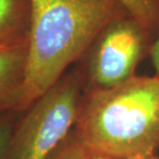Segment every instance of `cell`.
Returning a JSON list of instances; mask_svg holds the SVG:
<instances>
[{"label":"cell","mask_w":159,"mask_h":159,"mask_svg":"<svg viewBox=\"0 0 159 159\" xmlns=\"http://www.w3.org/2000/svg\"><path fill=\"white\" fill-rule=\"evenodd\" d=\"M20 106L30 107L90 49L110 22L130 15L117 0H30Z\"/></svg>","instance_id":"1"},{"label":"cell","mask_w":159,"mask_h":159,"mask_svg":"<svg viewBox=\"0 0 159 159\" xmlns=\"http://www.w3.org/2000/svg\"><path fill=\"white\" fill-rule=\"evenodd\" d=\"M79 141L92 155L155 159L159 151V75H133L93 88L81 103Z\"/></svg>","instance_id":"2"},{"label":"cell","mask_w":159,"mask_h":159,"mask_svg":"<svg viewBox=\"0 0 159 159\" xmlns=\"http://www.w3.org/2000/svg\"><path fill=\"white\" fill-rule=\"evenodd\" d=\"M82 77L61 78L31 104L11 141L9 159H48L64 142L81 110Z\"/></svg>","instance_id":"3"},{"label":"cell","mask_w":159,"mask_h":159,"mask_svg":"<svg viewBox=\"0 0 159 159\" xmlns=\"http://www.w3.org/2000/svg\"><path fill=\"white\" fill-rule=\"evenodd\" d=\"M154 35L131 15L110 22L88 50L93 88H112L135 75L139 63L150 54Z\"/></svg>","instance_id":"4"},{"label":"cell","mask_w":159,"mask_h":159,"mask_svg":"<svg viewBox=\"0 0 159 159\" xmlns=\"http://www.w3.org/2000/svg\"><path fill=\"white\" fill-rule=\"evenodd\" d=\"M26 55L27 43L0 48V109L20 104Z\"/></svg>","instance_id":"5"},{"label":"cell","mask_w":159,"mask_h":159,"mask_svg":"<svg viewBox=\"0 0 159 159\" xmlns=\"http://www.w3.org/2000/svg\"><path fill=\"white\" fill-rule=\"evenodd\" d=\"M30 18V0H0V48L27 43Z\"/></svg>","instance_id":"6"},{"label":"cell","mask_w":159,"mask_h":159,"mask_svg":"<svg viewBox=\"0 0 159 159\" xmlns=\"http://www.w3.org/2000/svg\"><path fill=\"white\" fill-rule=\"evenodd\" d=\"M154 34L159 31V0H117Z\"/></svg>","instance_id":"7"},{"label":"cell","mask_w":159,"mask_h":159,"mask_svg":"<svg viewBox=\"0 0 159 159\" xmlns=\"http://www.w3.org/2000/svg\"><path fill=\"white\" fill-rule=\"evenodd\" d=\"M91 153L77 138L62 143L48 159H91Z\"/></svg>","instance_id":"8"},{"label":"cell","mask_w":159,"mask_h":159,"mask_svg":"<svg viewBox=\"0 0 159 159\" xmlns=\"http://www.w3.org/2000/svg\"><path fill=\"white\" fill-rule=\"evenodd\" d=\"M11 141V134H9V128L5 124H0V158L4 154L6 148L9 145Z\"/></svg>","instance_id":"9"},{"label":"cell","mask_w":159,"mask_h":159,"mask_svg":"<svg viewBox=\"0 0 159 159\" xmlns=\"http://www.w3.org/2000/svg\"><path fill=\"white\" fill-rule=\"evenodd\" d=\"M150 56L152 59V63H153V66L155 68V71H156V75H159V35L154 40L153 44H152Z\"/></svg>","instance_id":"10"},{"label":"cell","mask_w":159,"mask_h":159,"mask_svg":"<svg viewBox=\"0 0 159 159\" xmlns=\"http://www.w3.org/2000/svg\"><path fill=\"white\" fill-rule=\"evenodd\" d=\"M92 155V154H91ZM91 159H115L111 157H106V156H100V155H92Z\"/></svg>","instance_id":"11"}]
</instances>
